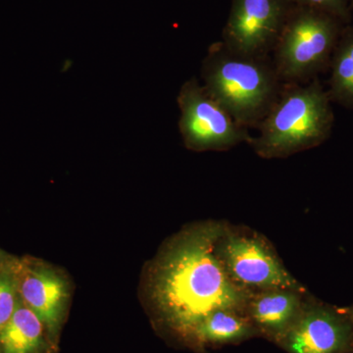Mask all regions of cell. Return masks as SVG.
<instances>
[{
  "label": "cell",
  "instance_id": "18",
  "mask_svg": "<svg viewBox=\"0 0 353 353\" xmlns=\"http://www.w3.org/2000/svg\"><path fill=\"white\" fill-rule=\"evenodd\" d=\"M345 353H353V348L352 347H350V348H348V350L347 352Z\"/></svg>",
  "mask_w": 353,
  "mask_h": 353
},
{
  "label": "cell",
  "instance_id": "19",
  "mask_svg": "<svg viewBox=\"0 0 353 353\" xmlns=\"http://www.w3.org/2000/svg\"><path fill=\"white\" fill-rule=\"evenodd\" d=\"M352 11H353V3L352 4Z\"/></svg>",
  "mask_w": 353,
  "mask_h": 353
},
{
  "label": "cell",
  "instance_id": "16",
  "mask_svg": "<svg viewBox=\"0 0 353 353\" xmlns=\"http://www.w3.org/2000/svg\"><path fill=\"white\" fill-rule=\"evenodd\" d=\"M12 259L13 256H11V255H9L8 253H6L0 248V270H1L4 266H6Z\"/></svg>",
  "mask_w": 353,
  "mask_h": 353
},
{
  "label": "cell",
  "instance_id": "17",
  "mask_svg": "<svg viewBox=\"0 0 353 353\" xmlns=\"http://www.w3.org/2000/svg\"><path fill=\"white\" fill-rule=\"evenodd\" d=\"M350 319H352V324H353V309H352V312L350 313Z\"/></svg>",
  "mask_w": 353,
  "mask_h": 353
},
{
  "label": "cell",
  "instance_id": "5",
  "mask_svg": "<svg viewBox=\"0 0 353 353\" xmlns=\"http://www.w3.org/2000/svg\"><path fill=\"white\" fill-rule=\"evenodd\" d=\"M176 102L179 129L188 150L224 152L252 139L250 130L241 126L196 79L183 83Z\"/></svg>",
  "mask_w": 353,
  "mask_h": 353
},
{
  "label": "cell",
  "instance_id": "9",
  "mask_svg": "<svg viewBox=\"0 0 353 353\" xmlns=\"http://www.w3.org/2000/svg\"><path fill=\"white\" fill-rule=\"evenodd\" d=\"M352 340L350 315L324 304L306 303L279 345L289 353H345Z\"/></svg>",
  "mask_w": 353,
  "mask_h": 353
},
{
  "label": "cell",
  "instance_id": "8",
  "mask_svg": "<svg viewBox=\"0 0 353 353\" xmlns=\"http://www.w3.org/2000/svg\"><path fill=\"white\" fill-rule=\"evenodd\" d=\"M18 292L23 303L43 321L51 343L55 345L71 296L68 280L41 260L19 259Z\"/></svg>",
  "mask_w": 353,
  "mask_h": 353
},
{
  "label": "cell",
  "instance_id": "14",
  "mask_svg": "<svg viewBox=\"0 0 353 353\" xmlns=\"http://www.w3.org/2000/svg\"><path fill=\"white\" fill-rule=\"evenodd\" d=\"M18 264L19 259L13 257L0 270V332L12 317L19 299Z\"/></svg>",
  "mask_w": 353,
  "mask_h": 353
},
{
  "label": "cell",
  "instance_id": "15",
  "mask_svg": "<svg viewBox=\"0 0 353 353\" xmlns=\"http://www.w3.org/2000/svg\"><path fill=\"white\" fill-rule=\"evenodd\" d=\"M294 6L315 9L334 16L343 24H347L352 18L350 0H290Z\"/></svg>",
  "mask_w": 353,
  "mask_h": 353
},
{
  "label": "cell",
  "instance_id": "20",
  "mask_svg": "<svg viewBox=\"0 0 353 353\" xmlns=\"http://www.w3.org/2000/svg\"><path fill=\"white\" fill-rule=\"evenodd\" d=\"M350 1H352V4L353 3V0H350Z\"/></svg>",
  "mask_w": 353,
  "mask_h": 353
},
{
  "label": "cell",
  "instance_id": "4",
  "mask_svg": "<svg viewBox=\"0 0 353 353\" xmlns=\"http://www.w3.org/2000/svg\"><path fill=\"white\" fill-rule=\"evenodd\" d=\"M343 28L345 24L330 14L292 6L271 53L282 83H307L326 69Z\"/></svg>",
  "mask_w": 353,
  "mask_h": 353
},
{
  "label": "cell",
  "instance_id": "7",
  "mask_svg": "<svg viewBox=\"0 0 353 353\" xmlns=\"http://www.w3.org/2000/svg\"><path fill=\"white\" fill-rule=\"evenodd\" d=\"M292 6L290 0H232L221 41L234 52L270 57Z\"/></svg>",
  "mask_w": 353,
  "mask_h": 353
},
{
  "label": "cell",
  "instance_id": "12",
  "mask_svg": "<svg viewBox=\"0 0 353 353\" xmlns=\"http://www.w3.org/2000/svg\"><path fill=\"white\" fill-rule=\"evenodd\" d=\"M259 334L250 318L238 311L219 309L197 326L192 341L199 345L236 343Z\"/></svg>",
  "mask_w": 353,
  "mask_h": 353
},
{
  "label": "cell",
  "instance_id": "10",
  "mask_svg": "<svg viewBox=\"0 0 353 353\" xmlns=\"http://www.w3.org/2000/svg\"><path fill=\"white\" fill-rule=\"evenodd\" d=\"M303 294L304 290L292 289L253 292L245 314L259 334L279 343L301 315L306 303Z\"/></svg>",
  "mask_w": 353,
  "mask_h": 353
},
{
  "label": "cell",
  "instance_id": "2",
  "mask_svg": "<svg viewBox=\"0 0 353 353\" xmlns=\"http://www.w3.org/2000/svg\"><path fill=\"white\" fill-rule=\"evenodd\" d=\"M201 77L208 94L248 130L256 129L285 85L270 57L234 52L222 41L209 48Z\"/></svg>",
  "mask_w": 353,
  "mask_h": 353
},
{
  "label": "cell",
  "instance_id": "11",
  "mask_svg": "<svg viewBox=\"0 0 353 353\" xmlns=\"http://www.w3.org/2000/svg\"><path fill=\"white\" fill-rule=\"evenodd\" d=\"M53 347L43 321L19 296L12 317L0 332V353H46Z\"/></svg>",
  "mask_w": 353,
  "mask_h": 353
},
{
  "label": "cell",
  "instance_id": "3",
  "mask_svg": "<svg viewBox=\"0 0 353 353\" xmlns=\"http://www.w3.org/2000/svg\"><path fill=\"white\" fill-rule=\"evenodd\" d=\"M317 79L285 85L248 141L260 157L285 158L321 145L331 134L334 112Z\"/></svg>",
  "mask_w": 353,
  "mask_h": 353
},
{
  "label": "cell",
  "instance_id": "13",
  "mask_svg": "<svg viewBox=\"0 0 353 353\" xmlns=\"http://www.w3.org/2000/svg\"><path fill=\"white\" fill-rule=\"evenodd\" d=\"M328 94L331 101L353 109V27L343 28L330 62Z\"/></svg>",
  "mask_w": 353,
  "mask_h": 353
},
{
  "label": "cell",
  "instance_id": "6",
  "mask_svg": "<svg viewBox=\"0 0 353 353\" xmlns=\"http://www.w3.org/2000/svg\"><path fill=\"white\" fill-rule=\"evenodd\" d=\"M218 256L236 284L252 292L270 289L304 290L285 268L271 246L256 234L225 227L217 245Z\"/></svg>",
  "mask_w": 353,
  "mask_h": 353
},
{
  "label": "cell",
  "instance_id": "1",
  "mask_svg": "<svg viewBox=\"0 0 353 353\" xmlns=\"http://www.w3.org/2000/svg\"><path fill=\"white\" fill-rule=\"evenodd\" d=\"M225 227L208 222L185 230L165 246L150 271V299L158 316L188 340L216 310L245 314L253 294L234 282L218 256L216 245Z\"/></svg>",
  "mask_w": 353,
  "mask_h": 353
}]
</instances>
